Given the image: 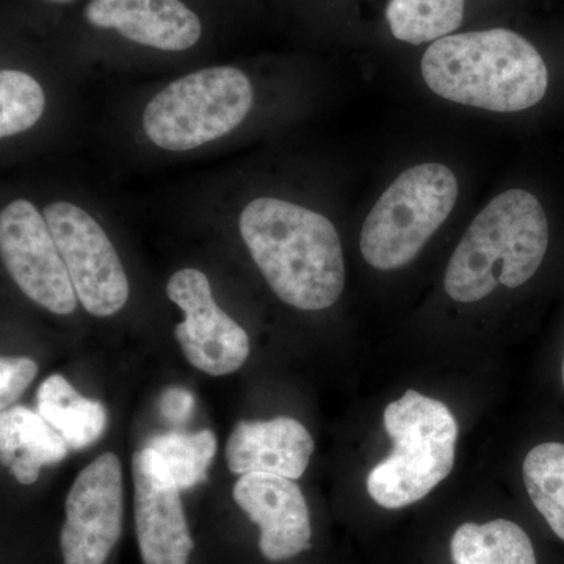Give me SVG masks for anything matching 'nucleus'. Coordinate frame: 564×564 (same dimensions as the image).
Here are the masks:
<instances>
[{
	"mask_svg": "<svg viewBox=\"0 0 564 564\" xmlns=\"http://www.w3.org/2000/svg\"><path fill=\"white\" fill-rule=\"evenodd\" d=\"M240 234L281 302L323 311L343 295V243L322 214L284 199L258 198L240 215Z\"/></svg>",
	"mask_w": 564,
	"mask_h": 564,
	"instance_id": "obj_1",
	"label": "nucleus"
},
{
	"mask_svg": "<svg viewBox=\"0 0 564 564\" xmlns=\"http://www.w3.org/2000/svg\"><path fill=\"white\" fill-rule=\"evenodd\" d=\"M422 76L441 98L500 113L536 106L549 85L540 52L507 29L434 41L423 54Z\"/></svg>",
	"mask_w": 564,
	"mask_h": 564,
	"instance_id": "obj_2",
	"label": "nucleus"
},
{
	"mask_svg": "<svg viewBox=\"0 0 564 564\" xmlns=\"http://www.w3.org/2000/svg\"><path fill=\"white\" fill-rule=\"evenodd\" d=\"M549 247L545 212L532 193L513 188L494 198L469 226L445 270L447 295L480 302L497 285L532 280Z\"/></svg>",
	"mask_w": 564,
	"mask_h": 564,
	"instance_id": "obj_3",
	"label": "nucleus"
},
{
	"mask_svg": "<svg viewBox=\"0 0 564 564\" xmlns=\"http://www.w3.org/2000/svg\"><path fill=\"white\" fill-rule=\"evenodd\" d=\"M391 455L370 470L367 491L386 510L422 500L454 469L458 423L451 408L410 389L383 415Z\"/></svg>",
	"mask_w": 564,
	"mask_h": 564,
	"instance_id": "obj_4",
	"label": "nucleus"
},
{
	"mask_svg": "<svg viewBox=\"0 0 564 564\" xmlns=\"http://www.w3.org/2000/svg\"><path fill=\"white\" fill-rule=\"evenodd\" d=\"M458 199V181L443 163H422L400 174L375 204L361 231V252L391 272L417 258Z\"/></svg>",
	"mask_w": 564,
	"mask_h": 564,
	"instance_id": "obj_5",
	"label": "nucleus"
},
{
	"mask_svg": "<svg viewBox=\"0 0 564 564\" xmlns=\"http://www.w3.org/2000/svg\"><path fill=\"white\" fill-rule=\"evenodd\" d=\"M254 93L243 70L212 66L166 85L148 104L143 129L166 151H191L228 135L250 113Z\"/></svg>",
	"mask_w": 564,
	"mask_h": 564,
	"instance_id": "obj_6",
	"label": "nucleus"
},
{
	"mask_svg": "<svg viewBox=\"0 0 564 564\" xmlns=\"http://www.w3.org/2000/svg\"><path fill=\"white\" fill-rule=\"evenodd\" d=\"M43 215L85 311L95 317L120 313L129 300L128 274L101 225L68 202L50 204Z\"/></svg>",
	"mask_w": 564,
	"mask_h": 564,
	"instance_id": "obj_7",
	"label": "nucleus"
},
{
	"mask_svg": "<svg viewBox=\"0 0 564 564\" xmlns=\"http://www.w3.org/2000/svg\"><path fill=\"white\" fill-rule=\"evenodd\" d=\"M0 251L10 276L33 303L52 314L76 311L79 299L65 261L44 215L28 199L10 203L0 214Z\"/></svg>",
	"mask_w": 564,
	"mask_h": 564,
	"instance_id": "obj_8",
	"label": "nucleus"
},
{
	"mask_svg": "<svg viewBox=\"0 0 564 564\" xmlns=\"http://www.w3.org/2000/svg\"><path fill=\"white\" fill-rule=\"evenodd\" d=\"M166 295L185 315L174 334L193 367L223 377L247 362L248 334L215 302L206 274L196 269L180 270L170 278Z\"/></svg>",
	"mask_w": 564,
	"mask_h": 564,
	"instance_id": "obj_9",
	"label": "nucleus"
},
{
	"mask_svg": "<svg viewBox=\"0 0 564 564\" xmlns=\"http://www.w3.org/2000/svg\"><path fill=\"white\" fill-rule=\"evenodd\" d=\"M121 525V463L115 454H102L82 470L66 497L61 533L65 564L106 563Z\"/></svg>",
	"mask_w": 564,
	"mask_h": 564,
	"instance_id": "obj_10",
	"label": "nucleus"
},
{
	"mask_svg": "<svg viewBox=\"0 0 564 564\" xmlns=\"http://www.w3.org/2000/svg\"><path fill=\"white\" fill-rule=\"evenodd\" d=\"M133 513L143 564H188L193 540L181 489L151 448L132 459Z\"/></svg>",
	"mask_w": 564,
	"mask_h": 564,
	"instance_id": "obj_11",
	"label": "nucleus"
},
{
	"mask_svg": "<svg viewBox=\"0 0 564 564\" xmlns=\"http://www.w3.org/2000/svg\"><path fill=\"white\" fill-rule=\"evenodd\" d=\"M234 500L261 529L262 555L272 562L292 558L311 545V516L302 489L291 478L247 474L234 486Z\"/></svg>",
	"mask_w": 564,
	"mask_h": 564,
	"instance_id": "obj_12",
	"label": "nucleus"
},
{
	"mask_svg": "<svg viewBox=\"0 0 564 564\" xmlns=\"http://www.w3.org/2000/svg\"><path fill=\"white\" fill-rule=\"evenodd\" d=\"M84 17L93 28L165 52L192 50L203 35L198 14L181 0H91Z\"/></svg>",
	"mask_w": 564,
	"mask_h": 564,
	"instance_id": "obj_13",
	"label": "nucleus"
},
{
	"mask_svg": "<svg viewBox=\"0 0 564 564\" xmlns=\"http://www.w3.org/2000/svg\"><path fill=\"white\" fill-rule=\"evenodd\" d=\"M314 440L292 417L237 423L226 445V462L234 474H272L302 477L310 466Z\"/></svg>",
	"mask_w": 564,
	"mask_h": 564,
	"instance_id": "obj_14",
	"label": "nucleus"
},
{
	"mask_svg": "<svg viewBox=\"0 0 564 564\" xmlns=\"http://www.w3.org/2000/svg\"><path fill=\"white\" fill-rule=\"evenodd\" d=\"M69 445L40 413L11 406L0 415V456L21 485H33L44 466L63 462Z\"/></svg>",
	"mask_w": 564,
	"mask_h": 564,
	"instance_id": "obj_15",
	"label": "nucleus"
},
{
	"mask_svg": "<svg viewBox=\"0 0 564 564\" xmlns=\"http://www.w3.org/2000/svg\"><path fill=\"white\" fill-rule=\"evenodd\" d=\"M39 413L65 437L73 451L90 447L106 432L104 404L80 395L62 375H51L40 386Z\"/></svg>",
	"mask_w": 564,
	"mask_h": 564,
	"instance_id": "obj_16",
	"label": "nucleus"
},
{
	"mask_svg": "<svg viewBox=\"0 0 564 564\" xmlns=\"http://www.w3.org/2000/svg\"><path fill=\"white\" fill-rule=\"evenodd\" d=\"M451 552L454 564H536L529 534L507 519L459 525Z\"/></svg>",
	"mask_w": 564,
	"mask_h": 564,
	"instance_id": "obj_17",
	"label": "nucleus"
},
{
	"mask_svg": "<svg viewBox=\"0 0 564 564\" xmlns=\"http://www.w3.org/2000/svg\"><path fill=\"white\" fill-rule=\"evenodd\" d=\"M464 0H389V28L397 40L417 44L437 41L462 25Z\"/></svg>",
	"mask_w": 564,
	"mask_h": 564,
	"instance_id": "obj_18",
	"label": "nucleus"
},
{
	"mask_svg": "<svg viewBox=\"0 0 564 564\" xmlns=\"http://www.w3.org/2000/svg\"><path fill=\"white\" fill-rule=\"evenodd\" d=\"M522 474L534 508L564 541V444L536 445L525 456Z\"/></svg>",
	"mask_w": 564,
	"mask_h": 564,
	"instance_id": "obj_19",
	"label": "nucleus"
},
{
	"mask_svg": "<svg viewBox=\"0 0 564 564\" xmlns=\"http://www.w3.org/2000/svg\"><path fill=\"white\" fill-rule=\"evenodd\" d=\"M148 448L161 456L181 491L203 484L217 454V437L209 430L198 433L170 432L152 437Z\"/></svg>",
	"mask_w": 564,
	"mask_h": 564,
	"instance_id": "obj_20",
	"label": "nucleus"
},
{
	"mask_svg": "<svg viewBox=\"0 0 564 564\" xmlns=\"http://www.w3.org/2000/svg\"><path fill=\"white\" fill-rule=\"evenodd\" d=\"M46 96L31 74L17 69L0 73V137L18 135L43 117Z\"/></svg>",
	"mask_w": 564,
	"mask_h": 564,
	"instance_id": "obj_21",
	"label": "nucleus"
},
{
	"mask_svg": "<svg viewBox=\"0 0 564 564\" xmlns=\"http://www.w3.org/2000/svg\"><path fill=\"white\" fill-rule=\"evenodd\" d=\"M39 366L31 358H11L3 356L0 359V406L2 411L9 410L11 404L24 393L29 384L35 380Z\"/></svg>",
	"mask_w": 564,
	"mask_h": 564,
	"instance_id": "obj_22",
	"label": "nucleus"
},
{
	"mask_svg": "<svg viewBox=\"0 0 564 564\" xmlns=\"http://www.w3.org/2000/svg\"><path fill=\"white\" fill-rule=\"evenodd\" d=\"M161 413L166 421L181 425L192 417L195 410V397L184 388H170L162 393Z\"/></svg>",
	"mask_w": 564,
	"mask_h": 564,
	"instance_id": "obj_23",
	"label": "nucleus"
},
{
	"mask_svg": "<svg viewBox=\"0 0 564 564\" xmlns=\"http://www.w3.org/2000/svg\"><path fill=\"white\" fill-rule=\"evenodd\" d=\"M46 2H51V3H69V2H74V0H46Z\"/></svg>",
	"mask_w": 564,
	"mask_h": 564,
	"instance_id": "obj_24",
	"label": "nucleus"
},
{
	"mask_svg": "<svg viewBox=\"0 0 564 564\" xmlns=\"http://www.w3.org/2000/svg\"><path fill=\"white\" fill-rule=\"evenodd\" d=\"M562 375H563V386H564V358H563V369H562Z\"/></svg>",
	"mask_w": 564,
	"mask_h": 564,
	"instance_id": "obj_25",
	"label": "nucleus"
}]
</instances>
